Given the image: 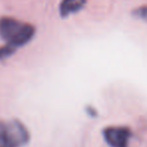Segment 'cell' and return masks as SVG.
I'll list each match as a JSON object with an SVG mask.
<instances>
[{"instance_id":"obj_1","label":"cell","mask_w":147,"mask_h":147,"mask_svg":"<svg viewBox=\"0 0 147 147\" xmlns=\"http://www.w3.org/2000/svg\"><path fill=\"white\" fill-rule=\"evenodd\" d=\"M35 33L31 24L22 22L12 17L0 18V36L6 43L18 49L32 39Z\"/></svg>"},{"instance_id":"obj_2","label":"cell","mask_w":147,"mask_h":147,"mask_svg":"<svg viewBox=\"0 0 147 147\" xmlns=\"http://www.w3.org/2000/svg\"><path fill=\"white\" fill-rule=\"evenodd\" d=\"M29 138L28 130L19 120L0 121V147H22Z\"/></svg>"},{"instance_id":"obj_3","label":"cell","mask_w":147,"mask_h":147,"mask_svg":"<svg viewBox=\"0 0 147 147\" xmlns=\"http://www.w3.org/2000/svg\"><path fill=\"white\" fill-rule=\"evenodd\" d=\"M103 136L111 147H127L131 130L124 126H110L103 130Z\"/></svg>"},{"instance_id":"obj_4","label":"cell","mask_w":147,"mask_h":147,"mask_svg":"<svg viewBox=\"0 0 147 147\" xmlns=\"http://www.w3.org/2000/svg\"><path fill=\"white\" fill-rule=\"evenodd\" d=\"M85 4L86 0H61L59 13L63 17H67L71 13H75L82 9Z\"/></svg>"},{"instance_id":"obj_5","label":"cell","mask_w":147,"mask_h":147,"mask_svg":"<svg viewBox=\"0 0 147 147\" xmlns=\"http://www.w3.org/2000/svg\"><path fill=\"white\" fill-rule=\"evenodd\" d=\"M16 47H12V45H8V43H6L5 45H2L0 47V61L11 57L16 51Z\"/></svg>"},{"instance_id":"obj_6","label":"cell","mask_w":147,"mask_h":147,"mask_svg":"<svg viewBox=\"0 0 147 147\" xmlns=\"http://www.w3.org/2000/svg\"><path fill=\"white\" fill-rule=\"evenodd\" d=\"M133 15L141 20L147 21V6H141L138 7L133 11Z\"/></svg>"}]
</instances>
